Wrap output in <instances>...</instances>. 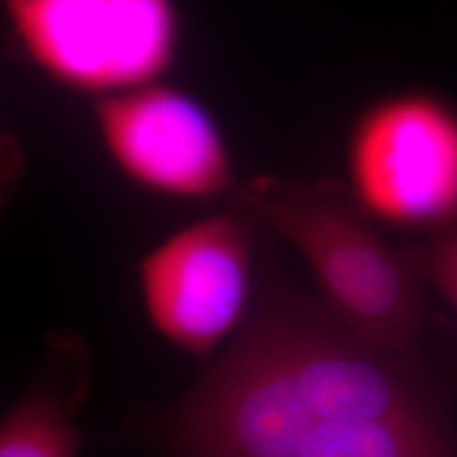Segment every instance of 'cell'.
Masks as SVG:
<instances>
[{
	"instance_id": "5",
	"label": "cell",
	"mask_w": 457,
	"mask_h": 457,
	"mask_svg": "<svg viewBox=\"0 0 457 457\" xmlns=\"http://www.w3.org/2000/svg\"><path fill=\"white\" fill-rule=\"evenodd\" d=\"M92 115L115 168L147 192L181 200L234 194L226 137L192 94L162 80L97 97Z\"/></svg>"
},
{
	"instance_id": "8",
	"label": "cell",
	"mask_w": 457,
	"mask_h": 457,
	"mask_svg": "<svg viewBox=\"0 0 457 457\" xmlns=\"http://www.w3.org/2000/svg\"><path fill=\"white\" fill-rule=\"evenodd\" d=\"M422 279H427L457 311V224L428 234L424 243L405 251Z\"/></svg>"
},
{
	"instance_id": "6",
	"label": "cell",
	"mask_w": 457,
	"mask_h": 457,
	"mask_svg": "<svg viewBox=\"0 0 457 457\" xmlns=\"http://www.w3.org/2000/svg\"><path fill=\"white\" fill-rule=\"evenodd\" d=\"M295 457H453L430 415L317 419Z\"/></svg>"
},
{
	"instance_id": "3",
	"label": "cell",
	"mask_w": 457,
	"mask_h": 457,
	"mask_svg": "<svg viewBox=\"0 0 457 457\" xmlns=\"http://www.w3.org/2000/svg\"><path fill=\"white\" fill-rule=\"evenodd\" d=\"M2 7L28 62L96 98L156 82L177 60L175 0H2Z\"/></svg>"
},
{
	"instance_id": "1",
	"label": "cell",
	"mask_w": 457,
	"mask_h": 457,
	"mask_svg": "<svg viewBox=\"0 0 457 457\" xmlns=\"http://www.w3.org/2000/svg\"><path fill=\"white\" fill-rule=\"evenodd\" d=\"M232 196L302 254L327 311L361 345L393 358L411 349L424 317L422 278L344 181L260 175Z\"/></svg>"
},
{
	"instance_id": "7",
	"label": "cell",
	"mask_w": 457,
	"mask_h": 457,
	"mask_svg": "<svg viewBox=\"0 0 457 457\" xmlns=\"http://www.w3.org/2000/svg\"><path fill=\"white\" fill-rule=\"evenodd\" d=\"M77 393L65 396L48 386L29 392L5 415L0 457H77L82 432L75 424Z\"/></svg>"
},
{
	"instance_id": "2",
	"label": "cell",
	"mask_w": 457,
	"mask_h": 457,
	"mask_svg": "<svg viewBox=\"0 0 457 457\" xmlns=\"http://www.w3.org/2000/svg\"><path fill=\"white\" fill-rule=\"evenodd\" d=\"M345 187L376 224L434 234L457 224V107L409 88L376 98L345 139Z\"/></svg>"
},
{
	"instance_id": "4",
	"label": "cell",
	"mask_w": 457,
	"mask_h": 457,
	"mask_svg": "<svg viewBox=\"0 0 457 457\" xmlns=\"http://www.w3.org/2000/svg\"><path fill=\"white\" fill-rule=\"evenodd\" d=\"M254 222L234 200L228 211L168 236L141 262L147 315L183 351L207 354L245 319L253 295Z\"/></svg>"
}]
</instances>
